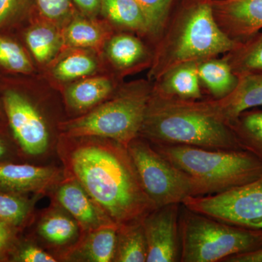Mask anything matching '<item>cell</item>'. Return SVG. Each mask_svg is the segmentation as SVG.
<instances>
[{
    "instance_id": "20",
    "label": "cell",
    "mask_w": 262,
    "mask_h": 262,
    "mask_svg": "<svg viewBox=\"0 0 262 262\" xmlns=\"http://www.w3.org/2000/svg\"><path fill=\"white\" fill-rule=\"evenodd\" d=\"M113 91V82L107 77L84 79L67 90V102L74 110L84 111L106 99Z\"/></svg>"
},
{
    "instance_id": "5",
    "label": "cell",
    "mask_w": 262,
    "mask_h": 262,
    "mask_svg": "<svg viewBox=\"0 0 262 262\" xmlns=\"http://www.w3.org/2000/svg\"><path fill=\"white\" fill-rule=\"evenodd\" d=\"M182 262H217L262 247V229L221 222L181 206Z\"/></svg>"
},
{
    "instance_id": "3",
    "label": "cell",
    "mask_w": 262,
    "mask_h": 262,
    "mask_svg": "<svg viewBox=\"0 0 262 262\" xmlns=\"http://www.w3.org/2000/svg\"><path fill=\"white\" fill-rule=\"evenodd\" d=\"M239 44L221 30L212 0H181L155 42L149 79L155 82L177 66L225 55Z\"/></svg>"
},
{
    "instance_id": "18",
    "label": "cell",
    "mask_w": 262,
    "mask_h": 262,
    "mask_svg": "<svg viewBox=\"0 0 262 262\" xmlns=\"http://www.w3.org/2000/svg\"><path fill=\"white\" fill-rule=\"evenodd\" d=\"M201 87L204 88L213 99H221L230 94L237 85V77L225 58H209L198 64Z\"/></svg>"
},
{
    "instance_id": "26",
    "label": "cell",
    "mask_w": 262,
    "mask_h": 262,
    "mask_svg": "<svg viewBox=\"0 0 262 262\" xmlns=\"http://www.w3.org/2000/svg\"><path fill=\"white\" fill-rule=\"evenodd\" d=\"M144 11L150 29V39H159L170 15L181 0H135Z\"/></svg>"
},
{
    "instance_id": "12",
    "label": "cell",
    "mask_w": 262,
    "mask_h": 262,
    "mask_svg": "<svg viewBox=\"0 0 262 262\" xmlns=\"http://www.w3.org/2000/svg\"><path fill=\"white\" fill-rule=\"evenodd\" d=\"M64 178L55 186V200L75 219L84 233L101 226L114 223L77 181L69 177Z\"/></svg>"
},
{
    "instance_id": "17",
    "label": "cell",
    "mask_w": 262,
    "mask_h": 262,
    "mask_svg": "<svg viewBox=\"0 0 262 262\" xmlns=\"http://www.w3.org/2000/svg\"><path fill=\"white\" fill-rule=\"evenodd\" d=\"M106 53L113 65L122 71L130 70L144 63L151 66L153 57V53H149L141 39L127 33L110 38Z\"/></svg>"
},
{
    "instance_id": "21",
    "label": "cell",
    "mask_w": 262,
    "mask_h": 262,
    "mask_svg": "<svg viewBox=\"0 0 262 262\" xmlns=\"http://www.w3.org/2000/svg\"><path fill=\"white\" fill-rule=\"evenodd\" d=\"M229 125L241 148L262 162V110H246Z\"/></svg>"
},
{
    "instance_id": "23",
    "label": "cell",
    "mask_w": 262,
    "mask_h": 262,
    "mask_svg": "<svg viewBox=\"0 0 262 262\" xmlns=\"http://www.w3.org/2000/svg\"><path fill=\"white\" fill-rule=\"evenodd\" d=\"M234 75L262 72V32L241 43L223 56Z\"/></svg>"
},
{
    "instance_id": "6",
    "label": "cell",
    "mask_w": 262,
    "mask_h": 262,
    "mask_svg": "<svg viewBox=\"0 0 262 262\" xmlns=\"http://www.w3.org/2000/svg\"><path fill=\"white\" fill-rule=\"evenodd\" d=\"M151 91L152 84L145 82L127 85L91 113L62 123L63 135L105 138L127 147L139 136Z\"/></svg>"
},
{
    "instance_id": "16",
    "label": "cell",
    "mask_w": 262,
    "mask_h": 262,
    "mask_svg": "<svg viewBox=\"0 0 262 262\" xmlns=\"http://www.w3.org/2000/svg\"><path fill=\"white\" fill-rule=\"evenodd\" d=\"M119 226L111 223L85 232V236L71 252L84 261H114L116 252Z\"/></svg>"
},
{
    "instance_id": "35",
    "label": "cell",
    "mask_w": 262,
    "mask_h": 262,
    "mask_svg": "<svg viewBox=\"0 0 262 262\" xmlns=\"http://www.w3.org/2000/svg\"><path fill=\"white\" fill-rule=\"evenodd\" d=\"M222 262H262V247L249 252L232 255Z\"/></svg>"
},
{
    "instance_id": "29",
    "label": "cell",
    "mask_w": 262,
    "mask_h": 262,
    "mask_svg": "<svg viewBox=\"0 0 262 262\" xmlns=\"http://www.w3.org/2000/svg\"><path fill=\"white\" fill-rule=\"evenodd\" d=\"M104 32L92 22L77 18L71 22L66 31L67 42L73 47L94 48L102 42Z\"/></svg>"
},
{
    "instance_id": "4",
    "label": "cell",
    "mask_w": 262,
    "mask_h": 262,
    "mask_svg": "<svg viewBox=\"0 0 262 262\" xmlns=\"http://www.w3.org/2000/svg\"><path fill=\"white\" fill-rule=\"evenodd\" d=\"M151 144L190 179L195 187L196 196L225 192L262 176V162L246 150Z\"/></svg>"
},
{
    "instance_id": "1",
    "label": "cell",
    "mask_w": 262,
    "mask_h": 262,
    "mask_svg": "<svg viewBox=\"0 0 262 262\" xmlns=\"http://www.w3.org/2000/svg\"><path fill=\"white\" fill-rule=\"evenodd\" d=\"M63 176L75 179L119 227L140 223L157 208L141 185L127 147L105 138L62 135Z\"/></svg>"
},
{
    "instance_id": "7",
    "label": "cell",
    "mask_w": 262,
    "mask_h": 262,
    "mask_svg": "<svg viewBox=\"0 0 262 262\" xmlns=\"http://www.w3.org/2000/svg\"><path fill=\"white\" fill-rule=\"evenodd\" d=\"M127 149L141 185L157 208L182 204L189 196H196L190 179L160 154L149 141L138 136Z\"/></svg>"
},
{
    "instance_id": "10",
    "label": "cell",
    "mask_w": 262,
    "mask_h": 262,
    "mask_svg": "<svg viewBox=\"0 0 262 262\" xmlns=\"http://www.w3.org/2000/svg\"><path fill=\"white\" fill-rule=\"evenodd\" d=\"M181 206L170 204L159 207L143 220L148 248L146 262L180 261Z\"/></svg>"
},
{
    "instance_id": "19",
    "label": "cell",
    "mask_w": 262,
    "mask_h": 262,
    "mask_svg": "<svg viewBox=\"0 0 262 262\" xmlns=\"http://www.w3.org/2000/svg\"><path fill=\"white\" fill-rule=\"evenodd\" d=\"M101 12L118 27L150 38L149 22L135 0H101Z\"/></svg>"
},
{
    "instance_id": "32",
    "label": "cell",
    "mask_w": 262,
    "mask_h": 262,
    "mask_svg": "<svg viewBox=\"0 0 262 262\" xmlns=\"http://www.w3.org/2000/svg\"><path fill=\"white\" fill-rule=\"evenodd\" d=\"M29 4L30 0H0V27L23 13Z\"/></svg>"
},
{
    "instance_id": "24",
    "label": "cell",
    "mask_w": 262,
    "mask_h": 262,
    "mask_svg": "<svg viewBox=\"0 0 262 262\" xmlns=\"http://www.w3.org/2000/svg\"><path fill=\"white\" fill-rule=\"evenodd\" d=\"M80 229V225L75 219L55 211L46 215L38 225L39 235L56 246L72 244L78 237Z\"/></svg>"
},
{
    "instance_id": "11",
    "label": "cell",
    "mask_w": 262,
    "mask_h": 262,
    "mask_svg": "<svg viewBox=\"0 0 262 262\" xmlns=\"http://www.w3.org/2000/svg\"><path fill=\"white\" fill-rule=\"evenodd\" d=\"M217 24L226 35L243 43L262 29V0H212Z\"/></svg>"
},
{
    "instance_id": "37",
    "label": "cell",
    "mask_w": 262,
    "mask_h": 262,
    "mask_svg": "<svg viewBox=\"0 0 262 262\" xmlns=\"http://www.w3.org/2000/svg\"><path fill=\"white\" fill-rule=\"evenodd\" d=\"M8 154V147L5 141L0 138V160H4Z\"/></svg>"
},
{
    "instance_id": "31",
    "label": "cell",
    "mask_w": 262,
    "mask_h": 262,
    "mask_svg": "<svg viewBox=\"0 0 262 262\" xmlns=\"http://www.w3.org/2000/svg\"><path fill=\"white\" fill-rule=\"evenodd\" d=\"M41 14L51 20L65 18L72 9L71 0H35Z\"/></svg>"
},
{
    "instance_id": "14",
    "label": "cell",
    "mask_w": 262,
    "mask_h": 262,
    "mask_svg": "<svg viewBox=\"0 0 262 262\" xmlns=\"http://www.w3.org/2000/svg\"><path fill=\"white\" fill-rule=\"evenodd\" d=\"M233 91L225 98L210 102L221 117L229 124L246 110L262 106V72L238 76Z\"/></svg>"
},
{
    "instance_id": "8",
    "label": "cell",
    "mask_w": 262,
    "mask_h": 262,
    "mask_svg": "<svg viewBox=\"0 0 262 262\" xmlns=\"http://www.w3.org/2000/svg\"><path fill=\"white\" fill-rule=\"evenodd\" d=\"M182 205L191 211L225 223L262 229V176L225 192L189 196Z\"/></svg>"
},
{
    "instance_id": "28",
    "label": "cell",
    "mask_w": 262,
    "mask_h": 262,
    "mask_svg": "<svg viewBox=\"0 0 262 262\" xmlns=\"http://www.w3.org/2000/svg\"><path fill=\"white\" fill-rule=\"evenodd\" d=\"M30 201L22 194L0 189V220L18 228L28 219Z\"/></svg>"
},
{
    "instance_id": "22",
    "label": "cell",
    "mask_w": 262,
    "mask_h": 262,
    "mask_svg": "<svg viewBox=\"0 0 262 262\" xmlns=\"http://www.w3.org/2000/svg\"><path fill=\"white\" fill-rule=\"evenodd\" d=\"M148 248L142 222L120 226L114 261L146 262Z\"/></svg>"
},
{
    "instance_id": "9",
    "label": "cell",
    "mask_w": 262,
    "mask_h": 262,
    "mask_svg": "<svg viewBox=\"0 0 262 262\" xmlns=\"http://www.w3.org/2000/svg\"><path fill=\"white\" fill-rule=\"evenodd\" d=\"M3 103L10 128L20 149L29 156L44 154L49 147L50 134L37 108L15 91L5 93Z\"/></svg>"
},
{
    "instance_id": "30",
    "label": "cell",
    "mask_w": 262,
    "mask_h": 262,
    "mask_svg": "<svg viewBox=\"0 0 262 262\" xmlns=\"http://www.w3.org/2000/svg\"><path fill=\"white\" fill-rule=\"evenodd\" d=\"M0 65L17 73L32 72V65L27 53L16 42L0 36Z\"/></svg>"
},
{
    "instance_id": "34",
    "label": "cell",
    "mask_w": 262,
    "mask_h": 262,
    "mask_svg": "<svg viewBox=\"0 0 262 262\" xmlns=\"http://www.w3.org/2000/svg\"><path fill=\"white\" fill-rule=\"evenodd\" d=\"M16 227L0 220V258L10 252L14 246Z\"/></svg>"
},
{
    "instance_id": "25",
    "label": "cell",
    "mask_w": 262,
    "mask_h": 262,
    "mask_svg": "<svg viewBox=\"0 0 262 262\" xmlns=\"http://www.w3.org/2000/svg\"><path fill=\"white\" fill-rule=\"evenodd\" d=\"M26 42L31 53L39 63H46L59 49L61 39L58 32L47 25H38L29 29Z\"/></svg>"
},
{
    "instance_id": "2",
    "label": "cell",
    "mask_w": 262,
    "mask_h": 262,
    "mask_svg": "<svg viewBox=\"0 0 262 262\" xmlns=\"http://www.w3.org/2000/svg\"><path fill=\"white\" fill-rule=\"evenodd\" d=\"M139 136L154 144L244 150L208 98L179 99L151 91Z\"/></svg>"
},
{
    "instance_id": "15",
    "label": "cell",
    "mask_w": 262,
    "mask_h": 262,
    "mask_svg": "<svg viewBox=\"0 0 262 262\" xmlns=\"http://www.w3.org/2000/svg\"><path fill=\"white\" fill-rule=\"evenodd\" d=\"M198 63H183L177 66L152 84V92L165 97L185 100L203 98L198 70Z\"/></svg>"
},
{
    "instance_id": "13",
    "label": "cell",
    "mask_w": 262,
    "mask_h": 262,
    "mask_svg": "<svg viewBox=\"0 0 262 262\" xmlns=\"http://www.w3.org/2000/svg\"><path fill=\"white\" fill-rule=\"evenodd\" d=\"M56 168L0 162V189L15 194L42 192L55 187L61 179Z\"/></svg>"
},
{
    "instance_id": "33",
    "label": "cell",
    "mask_w": 262,
    "mask_h": 262,
    "mask_svg": "<svg viewBox=\"0 0 262 262\" xmlns=\"http://www.w3.org/2000/svg\"><path fill=\"white\" fill-rule=\"evenodd\" d=\"M14 261L21 262H55L56 258L41 248L27 245L15 253Z\"/></svg>"
},
{
    "instance_id": "36",
    "label": "cell",
    "mask_w": 262,
    "mask_h": 262,
    "mask_svg": "<svg viewBox=\"0 0 262 262\" xmlns=\"http://www.w3.org/2000/svg\"><path fill=\"white\" fill-rule=\"evenodd\" d=\"M83 13L88 15H96L101 11V0H72Z\"/></svg>"
},
{
    "instance_id": "27",
    "label": "cell",
    "mask_w": 262,
    "mask_h": 262,
    "mask_svg": "<svg viewBox=\"0 0 262 262\" xmlns=\"http://www.w3.org/2000/svg\"><path fill=\"white\" fill-rule=\"evenodd\" d=\"M96 62L84 53H73L57 63L53 75L58 80L70 81L92 75L96 70Z\"/></svg>"
}]
</instances>
